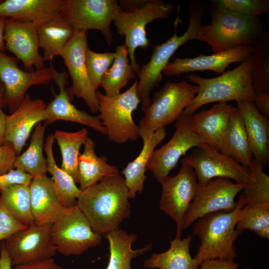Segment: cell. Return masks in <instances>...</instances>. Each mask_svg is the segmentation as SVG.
Here are the masks:
<instances>
[{
  "label": "cell",
  "instance_id": "cell-1",
  "mask_svg": "<svg viewBox=\"0 0 269 269\" xmlns=\"http://www.w3.org/2000/svg\"><path fill=\"white\" fill-rule=\"evenodd\" d=\"M129 191L120 173L105 177L82 190L77 206L89 221L92 230L104 236L119 228L131 214Z\"/></svg>",
  "mask_w": 269,
  "mask_h": 269
},
{
  "label": "cell",
  "instance_id": "cell-2",
  "mask_svg": "<svg viewBox=\"0 0 269 269\" xmlns=\"http://www.w3.org/2000/svg\"><path fill=\"white\" fill-rule=\"evenodd\" d=\"M212 2L211 22L202 25L196 40L209 44L213 53L239 46H253L264 31L259 17L245 15Z\"/></svg>",
  "mask_w": 269,
  "mask_h": 269
},
{
  "label": "cell",
  "instance_id": "cell-3",
  "mask_svg": "<svg viewBox=\"0 0 269 269\" xmlns=\"http://www.w3.org/2000/svg\"><path fill=\"white\" fill-rule=\"evenodd\" d=\"M253 59L248 57L234 69L211 78L201 77L194 73L188 74L186 79L196 85L198 92L191 103L183 112L192 116L202 106L213 102L230 101H254L256 93L252 76Z\"/></svg>",
  "mask_w": 269,
  "mask_h": 269
},
{
  "label": "cell",
  "instance_id": "cell-4",
  "mask_svg": "<svg viewBox=\"0 0 269 269\" xmlns=\"http://www.w3.org/2000/svg\"><path fill=\"white\" fill-rule=\"evenodd\" d=\"M120 7L115 12L113 21L117 31L125 36L126 45L131 64L137 74L139 66L134 53L137 48L146 50L150 45L146 26L148 23L159 19H166L173 12L172 3L161 0H124L120 1Z\"/></svg>",
  "mask_w": 269,
  "mask_h": 269
},
{
  "label": "cell",
  "instance_id": "cell-5",
  "mask_svg": "<svg viewBox=\"0 0 269 269\" xmlns=\"http://www.w3.org/2000/svg\"><path fill=\"white\" fill-rule=\"evenodd\" d=\"M244 205L241 195L233 211L211 213L196 220L193 235L198 237L200 245L194 259L199 266L211 259L234 261L236 256L234 243L242 233L236 229V225Z\"/></svg>",
  "mask_w": 269,
  "mask_h": 269
},
{
  "label": "cell",
  "instance_id": "cell-6",
  "mask_svg": "<svg viewBox=\"0 0 269 269\" xmlns=\"http://www.w3.org/2000/svg\"><path fill=\"white\" fill-rule=\"evenodd\" d=\"M205 10L204 6L199 4L191 6L189 25L186 31L182 35L178 36L175 30L173 35L164 42L154 46L149 61L140 67L137 74L139 79L136 93L141 101V110L143 112L149 106L150 92L161 81L163 70L169 62L170 58L185 43L196 40Z\"/></svg>",
  "mask_w": 269,
  "mask_h": 269
},
{
  "label": "cell",
  "instance_id": "cell-7",
  "mask_svg": "<svg viewBox=\"0 0 269 269\" xmlns=\"http://www.w3.org/2000/svg\"><path fill=\"white\" fill-rule=\"evenodd\" d=\"M137 81L127 91L108 97L96 91L99 116L109 139L122 144L134 141L139 136V127L133 121L132 113L141 102L136 93Z\"/></svg>",
  "mask_w": 269,
  "mask_h": 269
},
{
  "label": "cell",
  "instance_id": "cell-8",
  "mask_svg": "<svg viewBox=\"0 0 269 269\" xmlns=\"http://www.w3.org/2000/svg\"><path fill=\"white\" fill-rule=\"evenodd\" d=\"M198 91V86L186 80L167 82L154 93L139 129L152 133L176 122L192 102Z\"/></svg>",
  "mask_w": 269,
  "mask_h": 269
},
{
  "label": "cell",
  "instance_id": "cell-9",
  "mask_svg": "<svg viewBox=\"0 0 269 269\" xmlns=\"http://www.w3.org/2000/svg\"><path fill=\"white\" fill-rule=\"evenodd\" d=\"M50 232L56 251L64 256L82 255L102 241L77 206L66 208L50 225Z\"/></svg>",
  "mask_w": 269,
  "mask_h": 269
},
{
  "label": "cell",
  "instance_id": "cell-10",
  "mask_svg": "<svg viewBox=\"0 0 269 269\" xmlns=\"http://www.w3.org/2000/svg\"><path fill=\"white\" fill-rule=\"evenodd\" d=\"M119 7L115 0H65L59 14L75 31H100L110 45L111 24Z\"/></svg>",
  "mask_w": 269,
  "mask_h": 269
},
{
  "label": "cell",
  "instance_id": "cell-11",
  "mask_svg": "<svg viewBox=\"0 0 269 269\" xmlns=\"http://www.w3.org/2000/svg\"><path fill=\"white\" fill-rule=\"evenodd\" d=\"M244 185L221 177L213 179L203 185L198 184L195 196L183 219V230L208 214L233 211L237 205L235 198Z\"/></svg>",
  "mask_w": 269,
  "mask_h": 269
},
{
  "label": "cell",
  "instance_id": "cell-12",
  "mask_svg": "<svg viewBox=\"0 0 269 269\" xmlns=\"http://www.w3.org/2000/svg\"><path fill=\"white\" fill-rule=\"evenodd\" d=\"M159 182L162 192L159 209L172 219L176 224L175 238H181L184 217L195 196L198 182L192 168L182 160L179 172L174 176L169 175Z\"/></svg>",
  "mask_w": 269,
  "mask_h": 269
},
{
  "label": "cell",
  "instance_id": "cell-13",
  "mask_svg": "<svg viewBox=\"0 0 269 269\" xmlns=\"http://www.w3.org/2000/svg\"><path fill=\"white\" fill-rule=\"evenodd\" d=\"M182 160L192 168L200 185L218 177L233 179L236 183L245 184L249 179L248 167L243 166L206 143L196 147Z\"/></svg>",
  "mask_w": 269,
  "mask_h": 269
},
{
  "label": "cell",
  "instance_id": "cell-14",
  "mask_svg": "<svg viewBox=\"0 0 269 269\" xmlns=\"http://www.w3.org/2000/svg\"><path fill=\"white\" fill-rule=\"evenodd\" d=\"M191 117L183 112L176 121V130L172 137L166 144L153 151L146 170L150 171L158 182L168 176L180 158L188 150L206 143L191 128Z\"/></svg>",
  "mask_w": 269,
  "mask_h": 269
},
{
  "label": "cell",
  "instance_id": "cell-15",
  "mask_svg": "<svg viewBox=\"0 0 269 269\" xmlns=\"http://www.w3.org/2000/svg\"><path fill=\"white\" fill-rule=\"evenodd\" d=\"M88 47L87 32L75 31L59 53L68 71L72 84L68 88L71 100L74 96L81 98L92 113L99 111L96 89L92 84L87 70L85 52Z\"/></svg>",
  "mask_w": 269,
  "mask_h": 269
},
{
  "label": "cell",
  "instance_id": "cell-16",
  "mask_svg": "<svg viewBox=\"0 0 269 269\" xmlns=\"http://www.w3.org/2000/svg\"><path fill=\"white\" fill-rule=\"evenodd\" d=\"M50 225L34 222L3 241L12 266L55 256L57 251L52 241Z\"/></svg>",
  "mask_w": 269,
  "mask_h": 269
},
{
  "label": "cell",
  "instance_id": "cell-17",
  "mask_svg": "<svg viewBox=\"0 0 269 269\" xmlns=\"http://www.w3.org/2000/svg\"><path fill=\"white\" fill-rule=\"evenodd\" d=\"M18 60L0 52V80L4 88L5 106L10 114L19 106L30 87L47 85L53 79L52 64L49 68L27 72L19 68Z\"/></svg>",
  "mask_w": 269,
  "mask_h": 269
},
{
  "label": "cell",
  "instance_id": "cell-18",
  "mask_svg": "<svg viewBox=\"0 0 269 269\" xmlns=\"http://www.w3.org/2000/svg\"><path fill=\"white\" fill-rule=\"evenodd\" d=\"M38 24L6 18L4 38L6 49L21 61L27 72L44 67L43 56L39 51Z\"/></svg>",
  "mask_w": 269,
  "mask_h": 269
},
{
  "label": "cell",
  "instance_id": "cell-19",
  "mask_svg": "<svg viewBox=\"0 0 269 269\" xmlns=\"http://www.w3.org/2000/svg\"><path fill=\"white\" fill-rule=\"evenodd\" d=\"M253 50L252 46H242L211 55L201 54L193 58H174L166 66L162 74L176 76L177 78L182 74L196 71H212L222 74L230 64L241 63L252 55Z\"/></svg>",
  "mask_w": 269,
  "mask_h": 269
},
{
  "label": "cell",
  "instance_id": "cell-20",
  "mask_svg": "<svg viewBox=\"0 0 269 269\" xmlns=\"http://www.w3.org/2000/svg\"><path fill=\"white\" fill-rule=\"evenodd\" d=\"M53 79L57 86L59 92L54 95V98L47 105L46 113V125L58 120H64L79 123L87 126L107 135V131L99 116L91 115L84 111L78 109L72 103L69 95L67 86L69 75L65 71L59 72L52 66Z\"/></svg>",
  "mask_w": 269,
  "mask_h": 269
},
{
  "label": "cell",
  "instance_id": "cell-21",
  "mask_svg": "<svg viewBox=\"0 0 269 269\" xmlns=\"http://www.w3.org/2000/svg\"><path fill=\"white\" fill-rule=\"evenodd\" d=\"M46 103L41 99H32L26 94L17 109L7 115L5 143L11 144L19 155L33 127L47 119Z\"/></svg>",
  "mask_w": 269,
  "mask_h": 269
},
{
  "label": "cell",
  "instance_id": "cell-22",
  "mask_svg": "<svg viewBox=\"0 0 269 269\" xmlns=\"http://www.w3.org/2000/svg\"><path fill=\"white\" fill-rule=\"evenodd\" d=\"M236 108L243 120L253 158L264 168L269 162L268 118L260 113L251 101H240Z\"/></svg>",
  "mask_w": 269,
  "mask_h": 269
},
{
  "label": "cell",
  "instance_id": "cell-23",
  "mask_svg": "<svg viewBox=\"0 0 269 269\" xmlns=\"http://www.w3.org/2000/svg\"><path fill=\"white\" fill-rule=\"evenodd\" d=\"M233 108L227 103H217L208 110L192 115L191 128L206 143L219 150Z\"/></svg>",
  "mask_w": 269,
  "mask_h": 269
},
{
  "label": "cell",
  "instance_id": "cell-24",
  "mask_svg": "<svg viewBox=\"0 0 269 269\" xmlns=\"http://www.w3.org/2000/svg\"><path fill=\"white\" fill-rule=\"evenodd\" d=\"M29 188L34 222L51 225L66 209L58 199L52 178L46 175L34 177Z\"/></svg>",
  "mask_w": 269,
  "mask_h": 269
},
{
  "label": "cell",
  "instance_id": "cell-25",
  "mask_svg": "<svg viewBox=\"0 0 269 269\" xmlns=\"http://www.w3.org/2000/svg\"><path fill=\"white\" fill-rule=\"evenodd\" d=\"M65 0H6L0 3V17L38 25L58 16Z\"/></svg>",
  "mask_w": 269,
  "mask_h": 269
},
{
  "label": "cell",
  "instance_id": "cell-26",
  "mask_svg": "<svg viewBox=\"0 0 269 269\" xmlns=\"http://www.w3.org/2000/svg\"><path fill=\"white\" fill-rule=\"evenodd\" d=\"M166 134L165 128L152 133L139 129V136L143 140L141 150L122 171L128 189L129 199H134L137 192H142L144 181L147 178L145 174L147 162L155 148L165 138Z\"/></svg>",
  "mask_w": 269,
  "mask_h": 269
},
{
  "label": "cell",
  "instance_id": "cell-27",
  "mask_svg": "<svg viewBox=\"0 0 269 269\" xmlns=\"http://www.w3.org/2000/svg\"><path fill=\"white\" fill-rule=\"evenodd\" d=\"M84 150L78 159L80 189L84 190L100 181L106 177L119 173L115 165L109 164L107 158L99 157L95 150V142L89 137L84 143Z\"/></svg>",
  "mask_w": 269,
  "mask_h": 269
},
{
  "label": "cell",
  "instance_id": "cell-28",
  "mask_svg": "<svg viewBox=\"0 0 269 269\" xmlns=\"http://www.w3.org/2000/svg\"><path fill=\"white\" fill-rule=\"evenodd\" d=\"M219 150L246 167L253 158L245 127L237 108H233Z\"/></svg>",
  "mask_w": 269,
  "mask_h": 269
},
{
  "label": "cell",
  "instance_id": "cell-29",
  "mask_svg": "<svg viewBox=\"0 0 269 269\" xmlns=\"http://www.w3.org/2000/svg\"><path fill=\"white\" fill-rule=\"evenodd\" d=\"M192 236L174 238L169 248L161 253H153L143 261L146 268L159 269H198L199 265L189 252Z\"/></svg>",
  "mask_w": 269,
  "mask_h": 269
},
{
  "label": "cell",
  "instance_id": "cell-30",
  "mask_svg": "<svg viewBox=\"0 0 269 269\" xmlns=\"http://www.w3.org/2000/svg\"><path fill=\"white\" fill-rule=\"evenodd\" d=\"M109 244L110 258L106 269H132L133 259L142 255L151 248L150 244L137 250L132 248L137 239L134 233H128L118 228L105 236Z\"/></svg>",
  "mask_w": 269,
  "mask_h": 269
},
{
  "label": "cell",
  "instance_id": "cell-31",
  "mask_svg": "<svg viewBox=\"0 0 269 269\" xmlns=\"http://www.w3.org/2000/svg\"><path fill=\"white\" fill-rule=\"evenodd\" d=\"M75 30L59 14L54 19L38 25L39 47L43 50L44 61H52L59 56L73 35Z\"/></svg>",
  "mask_w": 269,
  "mask_h": 269
},
{
  "label": "cell",
  "instance_id": "cell-32",
  "mask_svg": "<svg viewBox=\"0 0 269 269\" xmlns=\"http://www.w3.org/2000/svg\"><path fill=\"white\" fill-rule=\"evenodd\" d=\"M54 141L53 134L51 133L47 135L44 144L47 172L52 176L54 188L61 204L66 208L73 207L77 206V199L82 191L72 177L57 166L53 152Z\"/></svg>",
  "mask_w": 269,
  "mask_h": 269
},
{
  "label": "cell",
  "instance_id": "cell-33",
  "mask_svg": "<svg viewBox=\"0 0 269 269\" xmlns=\"http://www.w3.org/2000/svg\"><path fill=\"white\" fill-rule=\"evenodd\" d=\"M114 54L113 62L103 76L100 84L108 97L120 93L121 89L135 78L136 74L129 62L128 49L124 43L116 47Z\"/></svg>",
  "mask_w": 269,
  "mask_h": 269
},
{
  "label": "cell",
  "instance_id": "cell-34",
  "mask_svg": "<svg viewBox=\"0 0 269 269\" xmlns=\"http://www.w3.org/2000/svg\"><path fill=\"white\" fill-rule=\"evenodd\" d=\"M62 157L60 167L79 183L78 159L80 149L89 137L88 132L84 128L75 132L56 130L53 134Z\"/></svg>",
  "mask_w": 269,
  "mask_h": 269
},
{
  "label": "cell",
  "instance_id": "cell-35",
  "mask_svg": "<svg viewBox=\"0 0 269 269\" xmlns=\"http://www.w3.org/2000/svg\"><path fill=\"white\" fill-rule=\"evenodd\" d=\"M46 125L40 122L35 126L29 146L15 159L14 168L21 169L33 178L46 175L47 172V160L43 153Z\"/></svg>",
  "mask_w": 269,
  "mask_h": 269
},
{
  "label": "cell",
  "instance_id": "cell-36",
  "mask_svg": "<svg viewBox=\"0 0 269 269\" xmlns=\"http://www.w3.org/2000/svg\"><path fill=\"white\" fill-rule=\"evenodd\" d=\"M0 197L11 214L26 226L34 222L29 186L12 185L0 191Z\"/></svg>",
  "mask_w": 269,
  "mask_h": 269
},
{
  "label": "cell",
  "instance_id": "cell-37",
  "mask_svg": "<svg viewBox=\"0 0 269 269\" xmlns=\"http://www.w3.org/2000/svg\"><path fill=\"white\" fill-rule=\"evenodd\" d=\"M252 76L256 94L269 93V32L264 31L253 46Z\"/></svg>",
  "mask_w": 269,
  "mask_h": 269
},
{
  "label": "cell",
  "instance_id": "cell-38",
  "mask_svg": "<svg viewBox=\"0 0 269 269\" xmlns=\"http://www.w3.org/2000/svg\"><path fill=\"white\" fill-rule=\"evenodd\" d=\"M250 177L241 194L245 205L269 206V177L253 158L248 167Z\"/></svg>",
  "mask_w": 269,
  "mask_h": 269
},
{
  "label": "cell",
  "instance_id": "cell-39",
  "mask_svg": "<svg viewBox=\"0 0 269 269\" xmlns=\"http://www.w3.org/2000/svg\"><path fill=\"white\" fill-rule=\"evenodd\" d=\"M236 229L243 232L248 229L258 236L269 238V206L245 205L241 208Z\"/></svg>",
  "mask_w": 269,
  "mask_h": 269
},
{
  "label": "cell",
  "instance_id": "cell-40",
  "mask_svg": "<svg viewBox=\"0 0 269 269\" xmlns=\"http://www.w3.org/2000/svg\"><path fill=\"white\" fill-rule=\"evenodd\" d=\"M115 59L112 52L98 53L89 47L85 52V62L90 80L96 89L100 87L103 76L112 65Z\"/></svg>",
  "mask_w": 269,
  "mask_h": 269
},
{
  "label": "cell",
  "instance_id": "cell-41",
  "mask_svg": "<svg viewBox=\"0 0 269 269\" xmlns=\"http://www.w3.org/2000/svg\"><path fill=\"white\" fill-rule=\"evenodd\" d=\"M218 5L237 13L259 17L269 10V0H216Z\"/></svg>",
  "mask_w": 269,
  "mask_h": 269
},
{
  "label": "cell",
  "instance_id": "cell-42",
  "mask_svg": "<svg viewBox=\"0 0 269 269\" xmlns=\"http://www.w3.org/2000/svg\"><path fill=\"white\" fill-rule=\"evenodd\" d=\"M27 227L11 214L0 197V241L5 240Z\"/></svg>",
  "mask_w": 269,
  "mask_h": 269
},
{
  "label": "cell",
  "instance_id": "cell-43",
  "mask_svg": "<svg viewBox=\"0 0 269 269\" xmlns=\"http://www.w3.org/2000/svg\"><path fill=\"white\" fill-rule=\"evenodd\" d=\"M33 177L18 168H13L4 174H0V191L15 184L29 186Z\"/></svg>",
  "mask_w": 269,
  "mask_h": 269
},
{
  "label": "cell",
  "instance_id": "cell-44",
  "mask_svg": "<svg viewBox=\"0 0 269 269\" xmlns=\"http://www.w3.org/2000/svg\"><path fill=\"white\" fill-rule=\"evenodd\" d=\"M17 154L13 146L5 143L0 146V174H4L14 168V163Z\"/></svg>",
  "mask_w": 269,
  "mask_h": 269
},
{
  "label": "cell",
  "instance_id": "cell-45",
  "mask_svg": "<svg viewBox=\"0 0 269 269\" xmlns=\"http://www.w3.org/2000/svg\"><path fill=\"white\" fill-rule=\"evenodd\" d=\"M198 269H238V265L234 261L211 259L202 262Z\"/></svg>",
  "mask_w": 269,
  "mask_h": 269
},
{
  "label": "cell",
  "instance_id": "cell-46",
  "mask_svg": "<svg viewBox=\"0 0 269 269\" xmlns=\"http://www.w3.org/2000/svg\"><path fill=\"white\" fill-rule=\"evenodd\" d=\"M14 269H64L54 260L49 258L15 266Z\"/></svg>",
  "mask_w": 269,
  "mask_h": 269
},
{
  "label": "cell",
  "instance_id": "cell-47",
  "mask_svg": "<svg viewBox=\"0 0 269 269\" xmlns=\"http://www.w3.org/2000/svg\"><path fill=\"white\" fill-rule=\"evenodd\" d=\"M253 103L258 111L263 115L269 116V93L256 94Z\"/></svg>",
  "mask_w": 269,
  "mask_h": 269
},
{
  "label": "cell",
  "instance_id": "cell-48",
  "mask_svg": "<svg viewBox=\"0 0 269 269\" xmlns=\"http://www.w3.org/2000/svg\"><path fill=\"white\" fill-rule=\"evenodd\" d=\"M0 269H12L10 259L4 247L3 241L0 244Z\"/></svg>",
  "mask_w": 269,
  "mask_h": 269
},
{
  "label": "cell",
  "instance_id": "cell-49",
  "mask_svg": "<svg viewBox=\"0 0 269 269\" xmlns=\"http://www.w3.org/2000/svg\"><path fill=\"white\" fill-rule=\"evenodd\" d=\"M7 115L0 107V146L5 143L6 120Z\"/></svg>",
  "mask_w": 269,
  "mask_h": 269
},
{
  "label": "cell",
  "instance_id": "cell-50",
  "mask_svg": "<svg viewBox=\"0 0 269 269\" xmlns=\"http://www.w3.org/2000/svg\"><path fill=\"white\" fill-rule=\"evenodd\" d=\"M5 20L6 18L0 17V52L6 50L4 38Z\"/></svg>",
  "mask_w": 269,
  "mask_h": 269
},
{
  "label": "cell",
  "instance_id": "cell-51",
  "mask_svg": "<svg viewBox=\"0 0 269 269\" xmlns=\"http://www.w3.org/2000/svg\"><path fill=\"white\" fill-rule=\"evenodd\" d=\"M6 107L4 101V88L3 84L0 80V107Z\"/></svg>",
  "mask_w": 269,
  "mask_h": 269
},
{
  "label": "cell",
  "instance_id": "cell-52",
  "mask_svg": "<svg viewBox=\"0 0 269 269\" xmlns=\"http://www.w3.org/2000/svg\"><path fill=\"white\" fill-rule=\"evenodd\" d=\"M244 269H251V267H247L245 268Z\"/></svg>",
  "mask_w": 269,
  "mask_h": 269
},
{
  "label": "cell",
  "instance_id": "cell-53",
  "mask_svg": "<svg viewBox=\"0 0 269 269\" xmlns=\"http://www.w3.org/2000/svg\"><path fill=\"white\" fill-rule=\"evenodd\" d=\"M3 0H0V3Z\"/></svg>",
  "mask_w": 269,
  "mask_h": 269
}]
</instances>
